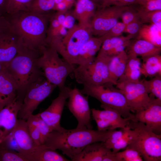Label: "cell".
I'll return each instance as SVG.
<instances>
[{"label":"cell","instance_id":"obj_1","mask_svg":"<svg viewBox=\"0 0 161 161\" xmlns=\"http://www.w3.org/2000/svg\"><path fill=\"white\" fill-rule=\"evenodd\" d=\"M114 130L101 131L77 128L67 129L63 128L60 130L52 131L42 145L53 150H61L71 160L88 145L105 141Z\"/></svg>","mask_w":161,"mask_h":161},{"label":"cell","instance_id":"obj_2","mask_svg":"<svg viewBox=\"0 0 161 161\" xmlns=\"http://www.w3.org/2000/svg\"><path fill=\"white\" fill-rule=\"evenodd\" d=\"M52 12L47 14L31 11L6 14L10 27L19 36L23 44L41 52L47 46L46 39Z\"/></svg>","mask_w":161,"mask_h":161},{"label":"cell","instance_id":"obj_3","mask_svg":"<svg viewBox=\"0 0 161 161\" xmlns=\"http://www.w3.org/2000/svg\"><path fill=\"white\" fill-rule=\"evenodd\" d=\"M41 54L40 51L23 44L16 56L3 68L16 83L18 87L17 96L22 100L30 85L44 76L37 64Z\"/></svg>","mask_w":161,"mask_h":161},{"label":"cell","instance_id":"obj_4","mask_svg":"<svg viewBox=\"0 0 161 161\" xmlns=\"http://www.w3.org/2000/svg\"><path fill=\"white\" fill-rule=\"evenodd\" d=\"M56 50L47 46L42 51L37 64L46 79L61 89L65 86L68 76L73 73L75 65L60 58Z\"/></svg>","mask_w":161,"mask_h":161},{"label":"cell","instance_id":"obj_5","mask_svg":"<svg viewBox=\"0 0 161 161\" xmlns=\"http://www.w3.org/2000/svg\"><path fill=\"white\" fill-rule=\"evenodd\" d=\"M135 131V136L126 147L138 151L143 161H161V134L154 132L140 122L131 120L127 126Z\"/></svg>","mask_w":161,"mask_h":161},{"label":"cell","instance_id":"obj_6","mask_svg":"<svg viewBox=\"0 0 161 161\" xmlns=\"http://www.w3.org/2000/svg\"><path fill=\"white\" fill-rule=\"evenodd\" d=\"M80 90L83 94L93 97L101 103L103 109L111 108L117 111L125 118L134 119L126 99L121 91L110 83L99 85H84Z\"/></svg>","mask_w":161,"mask_h":161},{"label":"cell","instance_id":"obj_7","mask_svg":"<svg viewBox=\"0 0 161 161\" xmlns=\"http://www.w3.org/2000/svg\"><path fill=\"white\" fill-rule=\"evenodd\" d=\"M92 36L90 25H75L60 41L50 47L55 48L64 60L76 64L81 47Z\"/></svg>","mask_w":161,"mask_h":161},{"label":"cell","instance_id":"obj_8","mask_svg":"<svg viewBox=\"0 0 161 161\" xmlns=\"http://www.w3.org/2000/svg\"><path fill=\"white\" fill-rule=\"evenodd\" d=\"M111 58L98 54L91 62L78 65L73 72L76 81L83 85L112 84L108 68Z\"/></svg>","mask_w":161,"mask_h":161},{"label":"cell","instance_id":"obj_9","mask_svg":"<svg viewBox=\"0 0 161 161\" xmlns=\"http://www.w3.org/2000/svg\"><path fill=\"white\" fill-rule=\"evenodd\" d=\"M57 86L44 76L32 83L27 89L18 114V118L26 120L39 105L52 92Z\"/></svg>","mask_w":161,"mask_h":161},{"label":"cell","instance_id":"obj_10","mask_svg":"<svg viewBox=\"0 0 161 161\" xmlns=\"http://www.w3.org/2000/svg\"><path fill=\"white\" fill-rule=\"evenodd\" d=\"M115 86L123 94L131 112L134 113L146 108L154 98L149 95L143 80H119Z\"/></svg>","mask_w":161,"mask_h":161},{"label":"cell","instance_id":"obj_11","mask_svg":"<svg viewBox=\"0 0 161 161\" xmlns=\"http://www.w3.org/2000/svg\"><path fill=\"white\" fill-rule=\"evenodd\" d=\"M88 96L76 87L70 89L67 106L78 121L77 128L92 129Z\"/></svg>","mask_w":161,"mask_h":161},{"label":"cell","instance_id":"obj_12","mask_svg":"<svg viewBox=\"0 0 161 161\" xmlns=\"http://www.w3.org/2000/svg\"><path fill=\"white\" fill-rule=\"evenodd\" d=\"M127 6H110L96 10L90 24L92 36H101L107 33L118 22Z\"/></svg>","mask_w":161,"mask_h":161},{"label":"cell","instance_id":"obj_13","mask_svg":"<svg viewBox=\"0 0 161 161\" xmlns=\"http://www.w3.org/2000/svg\"><path fill=\"white\" fill-rule=\"evenodd\" d=\"M70 88L65 86L60 89L58 97L44 111L38 113L40 117L52 131L60 130L63 127L60 122L66 100L69 97Z\"/></svg>","mask_w":161,"mask_h":161},{"label":"cell","instance_id":"obj_14","mask_svg":"<svg viewBox=\"0 0 161 161\" xmlns=\"http://www.w3.org/2000/svg\"><path fill=\"white\" fill-rule=\"evenodd\" d=\"M12 133L19 148L20 153L24 156L27 161H32L41 145H37L32 139L26 121L18 119Z\"/></svg>","mask_w":161,"mask_h":161},{"label":"cell","instance_id":"obj_15","mask_svg":"<svg viewBox=\"0 0 161 161\" xmlns=\"http://www.w3.org/2000/svg\"><path fill=\"white\" fill-rule=\"evenodd\" d=\"M23 44L10 27L0 34V63L3 68L16 56Z\"/></svg>","mask_w":161,"mask_h":161},{"label":"cell","instance_id":"obj_16","mask_svg":"<svg viewBox=\"0 0 161 161\" xmlns=\"http://www.w3.org/2000/svg\"><path fill=\"white\" fill-rule=\"evenodd\" d=\"M22 102L16 96L12 103L0 110V143L15 127Z\"/></svg>","mask_w":161,"mask_h":161},{"label":"cell","instance_id":"obj_17","mask_svg":"<svg viewBox=\"0 0 161 161\" xmlns=\"http://www.w3.org/2000/svg\"><path fill=\"white\" fill-rule=\"evenodd\" d=\"M134 115V120L143 123L156 134H161V100L154 98L147 107Z\"/></svg>","mask_w":161,"mask_h":161},{"label":"cell","instance_id":"obj_18","mask_svg":"<svg viewBox=\"0 0 161 161\" xmlns=\"http://www.w3.org/2000/svg\"><path fill=\"white\" fill-rule=\"evenodd\" d=\"M17 92L15 81L3 69L0 73V110L13 101Z\"/></svg>","mask_w":161,"mask_h":161},{"label":"cell","instance_id":"obj_19","mask_svg":"<svg viewBox=\"0 0 161 161\" xmlns=\"http://www.w3.org/2000/svg\"><path fill=\"white\" fill-rule=\"evenodd\" d=\"M104 40L103 36H92L83 45L78 57L76 64L82 65L89 63L95 59Z\"/></svg>","mask_w":161,"mask_h":161},{"label":"cell","instance_id":"obj_20","mask_svg":"<svg viewBox=\"0 0 161 161\" xmlns=\"http://www.w3.org/2000/svg\"><path fill=\"white\" fill-rule=\"evenodd\" d=\"M91 110L93 119L98 118L105 120L111 124L115 129L125 128L128 126L130 121L132 120L130 118L123 117L117 111L111 108H106L103 110L92 109Z\"/></svg>","mask_w":161,"mask_h":161},{"label":"cell","instance_id":"obj_21","mask_svg":"<svg viewBox=\"0 0 161 161\" xmlns=\"http://www.w3.org/2000/svg\"><path fill=\"white\" fill-rule=\"evenodd\" d=\"M96 7L91 0H78L71 13L75 19L78 20L79 24L89 26L96 12Z\"/></svg>","mask_w":161,"mask_h":161},{"label":"cell","instance_id":"obj_22","mask_svg":"<svg viewBox=\"0 0 161 161\" xmlns=\"http://www.w3.org/2000/svg\"><path fill=\"white\" fill-rule=\"evenodd\" d=\"M110 150L103 142L91 144L85 147L72 160V161H103L106 153Z\"/></svg>","mask_w":161,"mask_h":161},{"label":"cell","instance_id":"obj_23","mask_svg":"<svg viewBox=\"0 0 161 161\" xmlns=\"http://www.w3.org/2000/svg\"><path fill=\"white\" fill-rule=\"evenodd\" d=\"M128 55L124 50L111 57L108 64L111 83L116 85L118 80L123 75L126 69Z\"/></svg>","mask_w":161,"mask_h":161},{"label":"cell","instance_id":"obj_24","mask_svg":"<svg viewBox=\"0 0 161 161\" xmlns=\"http://www.w3.org/2000/svg\"><path fill=\"white\" fill-rule=\"evenodd\" d=\"M134 37L130 35L126 36H120L105 39L98 54L109 56L117 54L122 50L123 46L129 44Z\"/></svg>","mask_w":161,"mask_h":161},{"label":"cell","instance_id":"obj_25","mask_svg":"<svg viewBox=\"0 0 161 161\" xmlns=\"http://www.w3.org/2000/svg\"><path fill=\"white\" fill-rule=\"evenodd\" d=\"M127 48L128 49L127 54L137 56H140L141 58L160 54L161 51V47L141 39H136L133 41H131Z\"/></svg>","mask_w":161,"mask_h":161},{"label":"cell","instance_id":"obj_26","mask_svg":"<svg viewBox=\"0 0 161 161\" xmlns=\"http://www.w3.org/2000/svg\"><path fill=\"white\" fill-rule=\"evenodd\" d=\"M128 59L124 72L117 80L136 81L140 80L141 62L140 59L134 55L127 54Z\"/></svg>","mask_w":161,"mask_h":161},{"label":"cell","instance_id":"obj_27","mask_svg":"<svg viewBox=\"0 0 161 161\" xmlns=\"http://www.w3.org/2000/svg\"><path fill=\"white\" fill-rule=\"evenodd\" d=\"M141 72L145 77L153 78L161 76V56L154 55L142 58Z\"/></svg>","mask_w":161,"mask_h":161},{"label":"cell","instance_id":"obj_28","mask_svg":"<svg viewBox=\"0 0 161 161\" xmlns=\"http://www.w3.org/2000/svg\"><path fill=\"white\" fill-rule=\"evenodd\" d=\"M161 28L154 24H144L136 39L145 40L161 47Z\"/></svg>","mask_w":161,"mask_h":161},{"label":"cell","instance_id":"obj_29","mask_svg":"<svg viewBox=\"0 0 161 161\" xmlns=\"http://www.w3.org/2000/svg\"><path fill=\"white\" fill-rule=\"evenodd\" d=\"M65 157L50 148L41 145L33 161H68Z\"/></svg>","mask_w":161,"mask_h":161},{"label":"cell","instance_id":"obj_30","mask_svg":"<svg viewBox=\"0 0 161 161\" xmlns=\"http://www.w3.org/2000/svg\"><path fill=\"white\" fill-rule=\"evenodd\" d=\"M137 9L143 24H154L161 28V10L145 11Z\"/></svg>","mask_w":161,"mask_h":161},{"label":"cell","instance_id":"obj_31","mask_svg":"<svg viewBox=\"0 0 161 161\" xmlns=\"http://www.w3.org/2000/svg\"><path fill=\"white\" fill-rule=\"evenodd\" d=\"M34 1L8 0L5 15L13 14L21 11H30Z\"/></svg>","mask_w":161,"mask_h":161},{"label":"cell","instance_id":"obj_32","mask_svg":"<svg viewBox=\"0 0 161 161\" xmlns=\"http://www.w3.org/2000/svg\"><path fill=\"white\" fill-rule=\"evenodd\" d=\"M148 94L161 100V76L157 75L149 80H143Z\"/></svg>","mask_w":161,"mask_h":161},{"label":"cell","instance_id":"obj_33","mask_svg":"<svg viewBox=\"0 0 161 161\" xmlns=\"http://www.w3.org/2000/svg\"><path fill=\"white\" fill-rule=\"evenodd\" d=\"M123 134L119 140L113 147L111 150L117 152L121 149H125L130 143L134 139L135 134V131L126 126L123 128Z\"/></svg>","mask_w":161,"mask_h":161},{"label":"cell","instance_id":"obj_34","mask_svg":"<svg viewBox=\"0 0 161 161\" xmlns=\"http://www.w3.org/2000/svg\"><path fill=\"white\" fill-rule=\"evenodd\" d=\"M55 0H34L30 11L47 14L53 11Z\"/></svg>","mask_w":161,"mask_h":161},{"label":"cell","instance_id":"obj_35","mask_svg":"<svg viewBox=\"0 0 161 161\" xmlns=\"http://www.w3.org/2000/svg\"><path fill=\"white\" fill-rule=\"evenodd\" d=\"M26 121L32 139L37 145H41V135L38 126L37 114L31 115Z\"/></svg>","mask_w":161,"mask_h":161},{"label":"cell","instance_id":"obj_36","mask_svg":"<svg viewBox=\"0 0 161 161\" xmlns=\"http://www.w3.org/2000/svg\"><path fill=\"white\" fill-rule=\"evenodd\" d=\"M118 161H143L142 157L139 152L136 150L126 147L122 151L116 153Z\"/></svg>","mask_w":161,"mask_h":161},{"label":"cell","instance_id":"obj_37","mask_svg":"<svg viewBox=\"0 0 161 161\" xmlns=\"http://www.w3.org/2000/svg\"><path fill=\"white\" fill-rule=\"evenodd\" d=\"M134 5L138 9L145 11L161 10V0H136Z\"/></svg>","mask_w":161,"mask_h":161},{"label":"cell","instance_id":"obj_38","mask_svg":"<svg viewBox=\"0 0 161 161\" xmlns=\"http://www.w3.org/2000/svg\"><path fill=\"white\" fill-rule=\"evenodd\" d=\"M0 161H27L24 155L17 151L0 148Z\"/></svg>","mask_w":161,"mask_h":161},{"label":"cell","instance_id":"obj_39","mask_svg":"<svg viewBox=\"0 0 161 161\" xmlns=\"http://www.w3.org/2000/svg\"><path fill=\"white\" fill-rule=\"evenodd\" d=\"M126 25L137 20H140L137 8L134 5L127 6L122 12L120 17Z\"/></svg>","mask_w":161,"mask_h":161},{"label":"cell","instance_id":"obj_40","mask_svg":"<svg viewBox=\"0 0 161 161\" xmlns=\"http://www.w3.org/2000/svg\"><path fill=\"white\" fill-rule=\"evenodd\" d=\"M38 126L41 135V142L42 145L49 134L52 131L48 125L40 117L38 114H36Z\"/></svg>","mask_w":161,"mask_h":161},{"label":"cell","instance_id":"obj_41","mask_svg":"<svg viewBox=\"0 0 161 161\" xmlns=\"http://www.w3.org/2000/svg\"><path fill=\"white\" fill-rule=\"evenodd\" d=\"M136 0H102L99 8L110 6L124 7L134 4Z\"/></svg>","mask_w":161,"mask_h":161},{"label":"cell","instance_id":"obj_42","mask_svg":"<svg viewBox=\"0 0 161 161\" xmlns=\"http://www.w3.org/2000/svg\"><path fill=\"white\" fill-rule=\"evenodd\" d=\"M0 148L7 149L20 153V150L12 132L1 143Z\"/></svg>","mask_w":161,"mask_h":161},{"label":"cell","instance_id":"obj_43","mask_svg":"<svg viewBox=\"0 0 161 161\" xmlns=\"http://www.w3.org/2000/svg\"><path fill=\"white\" fill-rule=\"evenodd\" d=\"M123 129L120 130H114L109 137L104 142H103L105 146L111 150L113 146L120 140L123 134Z\"/></svg>","mask_w":161,"mask_h":161},{"label":"cell","instance_id":"obj_44","mask_svg":"<svg viewBox=\"0 0 161 161\" xmlns=\"http://www.w3.org/2000/svg\"><path fill=\"white\" fill-rule=\"evenodd\" d=\"M126 25L122 22H118L109 31L102 36L104 40L106 38L122 35L124 32Z\"/></svg>","mask_w":161,"mask_h":161},{"label":"cell","instance_id":"obj_45","mask_svg":"<svg viewBox=\"0 0 161 161\" xmlns=\"http://www.w3.org/2000/svg\"><path fill=\"white\" fill-rule=\"evenodd\" d=\"M143 24L140 20L135 21L126 25L124 32L134 37L137 35Z\"/></svg>","mask_w":161,"mask_h":161},{"label":"cell","instance_id":"obj_46","mask_svg":"<svg viewBox=\"0 0 161 161\" xmlns=\"http://www.w3.org/2000/svg\"><path fill=\"white\" fill-rule=\"evenodd\" d=\"M93 119L96 123L98 130L105 131L116 129L111 124L105 120L98 118Z\"/></svg>","mask_w":161,"mask_h":161},{"label":"cell","instance_id":"obj_47","mask_svg":"<svg viewBox=\"0 0 161 161\" xmlns=\"http://www.w3.org/2000/svg\"><path fill=\"white\" fill-rule=\"evenodd\" d=\"M75 19L72 13H69L67 11L66 13L65 20L62 24L65 28L68 29L69 30L75 25L74 24Z\"/></svg>","mask_w":161,"mask_h":161},{"label":"cell","instance_id":"obj_48","mask_svg":"<svg viewBox=\"0 0 161 161\" xmlns=\"http://www.w3.org/2000/svg\"><path fill=\"white\" fill-rule=\"evenodd\" d=\"M10 28V24L6 17L0 15V34Z\"/></svg>","mask_w":161,"mask_h":161},{"label":"cell","instance_id":"obj_49","mask_svg":"<svg viewBox=\"0 0 161 161\" xmlns=\"http://www.w3.org/2000/svg\"><path fill=\"white\" fill-rule=\"evenodd\" d=\"M116 153L111 150H109L104 156L103 161H118Z\"/></svg>","mask_w":161,"mask_h":161},{"label":"cell","instance_id":"obj_50","mask_svg":"<svg viewBox=\"0 0 161 161\" xmlns=\"http://www.w3.org/2000/svg\"><path fill=\"white\" fill-rule=\"evenodd\" d=\"M8 0H0V15H5Z\"/></svg>","mask_w":161,"mask_h":161},{"label":"cell","instance_id":"obj_51","mask_svg":"<svg viewBox=\"0 0 161 161\" xmlns=\"http://www.w3.org/2000/svg\"><path fill=\"white\" fill-rule=\"evenodd\" d=\"M94 3L97 5V6H99L102 0H91Z\"/></svg>","mask_w":161,"mask_h":161},{"label":"cell","instance_id":"obj_52","mask_svg":"<svg viewBox=\"0 0 161 161\" xmlns=\"http://www.w3.org/2000/svg\"><path fill=\"white\" fill-rule=\"evenodd\" d=\"M3 70V67L0 63V73Z\"/></svg>","mask_w":161,"mask_h":161}]
</instances>
